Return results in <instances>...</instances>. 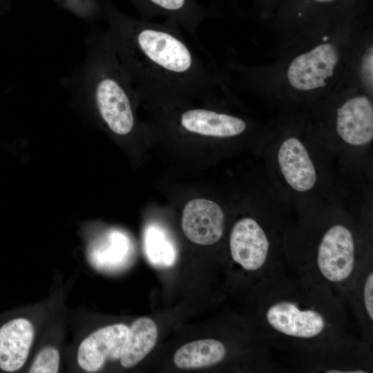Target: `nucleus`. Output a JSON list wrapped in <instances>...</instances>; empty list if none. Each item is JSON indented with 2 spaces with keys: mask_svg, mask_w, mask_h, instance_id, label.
Returning <instances> with one entry per match:
<instances>
[{
  "mask_svg": "<svg viewBox=\"0 0 373 373\" xmlns=\"http://www.w3.org/2000/svg\"><path fill=\"white\" fill-rule=\"evenodd\" d=\"M317 2H321V3H325V2H331V1H335V0H314Z\"/></svg>",
  "mask_w": 373,
  "mask_h": 373,
  "instance_id": "21",
  "label": "nucleus"
},
{
  "mask_svg": "<svg viewBox=\"0 0 373 373\" xmlns=\"http://www.w3.org/2000/svg\"><path fill=\"white\" fill-rule=\"evenodd\" d=\"M140 18L152 20L160 17L175 21L194 39L197 30L209 13L195 0H129Z\"/></svg>",
  "mask_w": 373,
  "mask_h": 373,
  "instance_id": "10",
  "label": "nucleus"
},
{
  "mask_svg": "<svg viewBox=\"0 0 373 373\" xmlns=\"http://www.w3.org/2000/svg\"><path fill=\"white\" fill-rule=\"evenodd\" d=\"M312 267L321 285L352 290L364 268L352 230L338 223L329 227L316 247Z\"/></svg>",
  "mask_w": 373,
  "mask_h": 373,
  "instance_id": "4",
  "label": "nucleus"
},
{
  "mask_svg": "<svg viewBox=\"0 0 373 373\" xmlns=\"http://www.w3.org/2000/svg\"><path fill=\"white\" fill-rule=\"evenodd\" d=\"M106 238L92 249L90 260L102 269L118 267L124 261L128 251L126 238L117 233H112Z\"/></svg>",
  "mask_w": 373,
  "mask_h": 373,
  "instance_id": "16",
  "label": "nucleus"
},
{
  "mask_svg": "<svg viewBox=\"0 0 373 373\" xmlns=\"http://www.w3.org/2000/svg\"><path fill=\"white\" fill-rule=\"evenodd\" d=\"M229 249L232 260L245 271H265L269 265V238L265 229L252 218H243L234 224L229 236Z\"/></svg>",
  "mask_w": 373,
  "mask_h": 373,
  "instance_id": "6",
  "label": "nucleus"
},
{
  "mask_svg": "<svg viewBox=\"0 0 373 373\" xmlns=\"http://www.w3.org/2000/svg\"><path fill=\"white\" fill-rule=\"evenodd\" d=\"M361 72L365 85L372 88L373 82V48L372 46L365 50L363 56Z\"/></svg>",
  "mask_w": 373,
  "mask_h": 373,
  "instance_id": "20",
  "label": "nucleus"
},
{
  "mask_svg": "<svg viewBox=\"0 0 373 373\" xmlns=\"http://www.w3.org/2000/svg\"><path fill=\"white\" fill-rule=\"evenodd\" d=\"M318 291L300 287L274 294L264 304V325L276 336L302 344L324 346L336 341L343 313L332 296Z\"/></svg>",
  "mask_w": 373,
  "mask_h": 373,
  "instance_id": "3",
  "label": "nucleus"
},
{
  "mask_svg": "<svg viewBox=\"0 0 373 373\" xmlns=\"http://www.w3.org/2000/svg\"><path fill=\"white\" fill-rule=\"evenodd\" d=\"M158 336L155 322L148 317L136 319L128 327V336L119 358L121 365L131 368L139 363L155 347Z\"/></svg>",
  "mask_w": 373,
  "mask_h": 373,
  "instance_id": "14",
  "label": "nucleus"
},
{
  "mask_svg": "<svg viewBox=\"0 0 373 373\" xmlns=\"http://www.w3.org/2000/svg\"><path fill=\"white\" fill-rule=\"evenodd\" d=\"M336 130L345 143L361 146L373 138V105L365 95L350 97L336 111Z\"/></svg>",
  "mask_w": 373,
  "mask_h": 373,
  "instance_id": "9",
  "label": "nucleus"
},
{
  "mask_svg": "<svg viewBox=\"0 0 373 373\" xmlns=\"http://www.w3.org/2000/svg\"><path fill=\"white\" fill-rule=\"evenodd\" d=\"M34 338L30 321L19 318L0 328V369L8 372L19 370L25 363Z\"/></svg>",
  "mask_w": 373,
  "mask_h": 373,
  "instance_id": "13",
  "label": "nucleus"
},
{
  "mask_svg": "<svg viewBox=\"0 0 373 373\" xmlns=\"http://www.w3.org/2000/svg\"><path fill=\"white\" fill-rule=\"evenodd\" d=\"M128 327L123 323L102 327L79 345L77 362L86 372H95L100 370L108 359H119L128 336Z\"/></svg>",
  "mask_w": 373,
  "mask_h": 373,
  "instance_id": "8",
  "label": "nucleus"
},
{
  "mask_svg": "<svg viewBox=\"0 0 373 373\" xmlns=\"http://www.w3.org/2000/svg\"><path fill=\"white\" fill-rule=\"evenodd\" d=\"M278 166L288 185L298 192L311 190L316 182L314 163L303 142L295 137L286 138L277 153Z\"/></svg>",
  "mask_w": 373,
  "mask_h": 373,
  "instance_id": "11",
  "label": "nucleus"
},
{
  "mask_svg": "<svg viewBox=\"0 0 373 373\" xmlns=\"http://www.w3.org/2000/svg\"><path fill=\"white\" fill-rule=\"evenodd\" d=\"M224 213L215 202L195 198L183 209L182 227L186 237L200 245H211L222 238L224 229Z\"/></svg>",
  "mask_w": 373,
  "mask_h": 373,
  "instance_id": "7",
  "label": "nucleus"
},
{
  "mask_svg": "<svg viewBox=\"0 0 373 373\" xmlns=\"http://www.w3.org/2000/svg\"><path fill=\"white\" fill-rule=\"evenodd\" d=\"M359 320L369 329L373 321V271L368 265L363 269L353 289Z\"/></svg>",
  "mask_w": 373,
  "mask_h": 373,
  "instance_id": "17",
  "label": "nucleus"
},
{
  "mask_svg": "<svg viewBox=\"0 0 373 373\" xmlns=\"http://www.w3.org/2000/svg\"><path fill=\"white\" fill-rule=\"evenodd\" d=\"M59 367V351L52 347H46L35 356L29 372L56 373Z\"/></svg>",
  "mask_w": 373,
  "mask_h": 373,
  "instance_id": "19",
  "label": "nucleus"
},
{
  "mask_svg": "<svg viewBox=\"0 0 373 373\" xmlns=\"http://www.w3.org/2000/svg\"><path fill=\"white\" fill-rule=\"evenodd\" d=\"M338 61L339 52L334 44H320L289 63L287 81L292 88L300 91L321 88L334 75Z\"/></svg>",
  "mask_w": 373,
  "mask_h": 373,
  "instance_id": "5",
  "label": "nucleus"
},
{
  "mask_svg": "<svg viewBox=\"0 0 373 373\" xmlns=\"http://www.w3.org/2000/svg\"><path fill=\"white\" fill-rule=\"evenodd\" d=\"M227 348L220 341L205 338L188 343L174 354L173 362L180 369H197L216 365L224 360Z\"/></svg>",
  "mask_w": 373,
  "mask_h": 373,
  "instance_id": "15",
  "label": "nucleus"
},
{
  "mask_svg": "<svg viewBox=\"0 0 373 373\" xmlns=\"http://www.w3.org/2000/svg\"><path fill=\"white\" fill-rule=\"evenodd\" d=\"M85 54L60 79L74 99L88 106L108 130L118 136L131 133L136 119L137 93L108 43L104 30L93 28L85 38Z\"/></svg>",
  "mask_w": 373,
  "mask_h": 373,
  "instance_id": "2",
  "label": "nucleus"
},
{
  "mask_svg": "<svg viewBox=\"0 0 373 373\" xmlns=\"http://www.w3.org/2000/svg\"><path fill=\"white\" fill-rule=\"evenodd\" d=\"M147 257L153 264L169 267L175 258V251L165 234L155 227L147 229L145 234Z\"/></svg>",
  "mask_w": 373,
  "mask_h": 373,
  "instance_id": "18",
  "label": "nucleus"
},
{
  "mask_svg": "<svg viewBox=\"0 0 373 373\" xmlns=\"http://www.w3.org/2000/svg\"><path fill=\"white\" fill-rule=\"evenodd\" d=\"M106 37L138 97L171 101L204 94L216 75L190 46L174 21L129 17L99 0Z\"/></svg>",
  "mask_w": 373,
  "mask_h": 373,
  "instance_id": "1",
  "label": "nucleus"
},
{
  "mask_svg": "<svg viewBox=\"0 0 373 373\" xmlns=\"http://www.w3.org/2000/svg\"><path fill=\"white\" fill-rule=\"evenodd\" d=\"M179 125L186 132L204 137L227 138L243 133L246 122L238 117L208 108H189L180 113Z\"/></svg>",
  "mask_w": 373,
  "mask_h": 373,
  "instance_id": "12",
  "label": "nucleus"
}]
</instances>
